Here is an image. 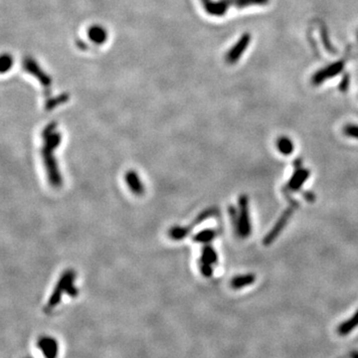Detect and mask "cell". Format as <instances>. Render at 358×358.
Returning a JSON list of instances; mask_svg holds the SVG:
<instances>
[{
	"label": "cell",
	"instance_id": "6da1fadb",
	"mask_svg": "<svg viewBox=\"0 0 358 358\" xmlns=\"http://www.w3.org/2000/svg\"><path fill=\"white\" fill-rule=\"evenodd\" d=\"M238 219L235 226L236 233L241 238L249 237L252 232V226L250 220V212H249V199L247 195H241L238 200Z\"/></svg>",
	"mask_w": 358,
	"mask_h": 358
},
{
	"label": "cell",
	"instance_id": "7a4b0ae2",
	"mask_svg": "<svg viewBox=\"0 0 358 358\" xmlns=\"http://www.w3.org/2000/svg\"><path fill=\"white\" fill-rule=\"evenodd\" d=\"M294 173L292 177L289 180L288 184L283 188V193L285 194L286 198L290 199L291 197V192H296L301 189V187L304 185V183L310 177V170L306 169L303 167V161L301 158H298L294 162Z\"/></svg>",
	"mask_w": 358,
	"mask_h": 358
},
{
	"label": "cell",
	"instance_id": "3957f363",
	"mask_svg": "<svg viewBox=\"0 0 358 358\" xmlns=\"http://www.w3.org/2000/svg\"><path fill=\"white\" fill-rule=\"evenodd\" d=\"M41 155L43 158L45 170L47 173V178L51 186L55 188H59L63 184V179L61 176L60 170L58 168L57 160L54 156V150L47 149L45 147L41 148Z\"/></svg>",
	"mask_w": 358,
	"mask_h": 358
},
{
	"label": "cell",
	"instance_id": "277c9868",
	"mask_svg": "<svg viewBox=\"0 0 358 358\" xmlns=\"http://www.w3.org/2000/svg\"><path fill=\"white\" fill-rule=\"evenodd\" d=\"M289 201V207L285 210V212L282 214V216L279 218V220L277 221V223L275 224V226L272 228V230L267 234V236L264 239V245L268 246L271 245L277 238L278 236L282 233V231L284 230V228L287 226V224L289 222V220L291 219L292 215L295 213V211L299 208V202L296 201L293 198L288 199Z\"/></svg>",
	"mask_w": 358,
	"mask_h": 358
},
{
	"label": "cell",
	"instance_id": "5b68a950",
	"mask_svg": "<svg viewBox=\"0 0 358 358\" xmlns=\"http://www.w3.org/2000/svg\"><path fill=\"white\" fill-rule=\"evenodd\" d=\"M74 278H76V273L74 270H67L61 275V277H60V279H59L55 289L53 290L52 295L47 303V306L45 308L46 312H50L51 310H53L60 304L63 294L66 293V290H67V287H68L70 281Z\"/></svg>",
	"mask_w": 358,
	"mask_h": 358
},
{
	"label": "cell",
	"instance_id": "8992f818",
	"mask_svg": "<svg viewBox=\"0 0 358 358\" xmlns=\"http://www.w3.org/2000/svg\"><path fill=\"white\" fill-rule=\"evenodd\" d=\"M216 212H217V210L215 208L206 209L203 212H201L190 225L185 226V227H183V226H173L172 228H170L169 232H168V235L172 240L180 241V240L184 239L185 237H187L194 227H196L197 225L203 222L204 220H207L208 218L214 216L216 214Z\"/></svg>",
	"mask_w": 358,
	"mask_h": 358
},
{
	"label": "cell",
	"instance_id": "52a82bcc",
	"mask_svg": "<svg viewBox=\"0 0 358 358\" xmlns=\"http://www.w3.org/2000/svg\"><path fill=\"white\" fill-rule=\"evenodd\" d=\"M22 67L28 74L35 77L41 83V85L45 89H47L51 86L52 83L51 77L44 73V71L40 68L38 63L33 58L25 57L22 62Z\"/></svg>",
	"mask_w": 358,
	"mask_h": 358
},
{
	"label": "cell",
	"instance_id": "ba28073f",
	"mask_svg": "<svg viewBox=\"0 0 358 358\" xmlns=\"http://www.w3.org/2000/svg\"><path fill=\"white\" fill-rule=\"evenodd\" d=\"M344 68V62L343 61H338L335 62L319 71H317L313 77V83L314 85H319L323 83L324 81L335 77L338 75Z\"/></svg>",
	"mask_w": 358,
	"mask_h": 358
},
{
	"label": "cell",
	"instance_id": "9c48e42d",
	"mask_svg": "<svg viewBox=\"0 0 358 358\" xmlns=\"http://www.w3.org/2000/svg\"><path fill=\"white\" fill-rule=\"evenodd\" d=\"M251 42V35L249 33H245L241 36L238 42L230 49L226 55V61L229 64H235L246 51L248 46Z\"/></svg>",
	"mask_w": 358,
	"mask_h": 358
},
{
	"label": "cell",
	"instance_id": "30bf717a",
	"mask_svg": "<svg viewBox=\"0 0 358 358\" xmlns=\"http://www.w3.org/2000/svg\"><path fill=\"white\" fill-rule=\"evenodd\" d=\"M37 347L45 358H57L59 353L58 341L48 335H42L37 340Z\"/></svg>",
	"mask_w": 358,
	"mask_h": 358
},
{
	"label": "cell",
	"instance_id": "8fae6325",
	"mask_svg": "<svg viewBox=\"0 0 358 358\" xmlns=\"http://www.w3.org/2000/svg\"><path fill=\"white\" fill-rule=\"evenodd\" d=\"M205 11L212 16H223L230 7L228 0H201Z\"/></svg>",
	"mask_w": 358,
	"mask_h": 358
},
{
	"label": "cell",
	"instance_id": "7c38bea8",
	"mask_svg": "<svg viewBox=\"0 0 358 358\" xmlns=\"http://www.w3.org/2000/svg\"><path fill=\"white\" fill-rule=\"evenodd\" d=\"M125 180L131 189L132 193L136 196H141L143 195L145 188L144 185L142 184L141 180L139 178L138 174L134 170H129L125 173Z\"/></svg>",
	"mask_w": 358,
	"mask_h": 358
},
{
	"label": "cell",
	"instance_id": "4fadbf2b",
	"mask_svg": "<svg viewBox=\"0 0 358 358\" xmlns=\"http://www.w3.org/2000/svg\"><path fill=\"white\" fill-rule=\"evenodd\" d=\"M88 36L89 40L93 43L101 45L105 43L108 39V32L106 28L100 26V25H95L92 26L88 31Z\"/></svg>",
	"mask_w": 358,
	"mask_h": 358
},
{
	"label": "cell",
	"instance_id": "5bb4252c",
	"mask_svg": "<svg viewBox=\"0 0 358 358\" xmlns=\"http://www.w3.org/2000/svg\"><path fill=\"white\" fill-rule=\"evenodd\" d=\"M218 261V256L215 249L210 244H205L202 248V255L200 258V264L215 265Z\"/></svg>",
	"mask_w": 358,
	"mask_h": 358
},
{
	"label": "cell",
	"instance_id": "9a60e30c",
	"mask_svg": "<svg viewBox=\"0 0 358 358\" xmlns=\"http://www.w3.org/2000/svg\"><path fill=\"white\" fill-rule=\"evenodd\" d=\"M256 281V276L253 274H246V275H240L236 276L233 278L231 281V286L233 289H242L247 286L252 285Z\"/></svg>",
	"mask_w": 358,
	"mask_h": 358
},
{
	"label": "cell",
	"instance_id": "2e32d148",
	"mask_svg": "<svg viewBox=\"0 0 358 358\" xmlns=\"http://www.w3.org/2000/svg\"><path fill=\"white\" fill-rule=\"evenodd\" d=\"M217 236V232L216 230L213 229H207V230H203L199 233H197L196 235L193 236L192 240L195 243H200V244H209L210 242H212Z\"/></svg>",
	"mask_w": 358,
	"mask_h": 358
},
{
	"label": "cell",
	"instance_id": "e0dca14e",
	"mask_svg": "<svg viewBox=\"0 0 358 358\" xmlns=\"http://www.w3.org/2000/svg\"><path fill=\"white\" fill-rule=\"evenodd\" d=\"M278 150L284 155H290L294 151V143L293 141L286 136H282L277 140Z\"/></svg>",
	"mask_w": 358,
	"mask_h": 358
},
{
	"label": "cell",
	"instance_id": "ac0fdd59",
	"mask_svg": "<svg viewBox=\"0 0 358 358\" xmlns=\"http://www.w3.org/2000/svg\"><path fill=\"white\" fill-rule=\"evenodd\" d=\"M69 100V95L68 94H61L55 98H49L46 101V105H45V109L47 111H51L53 109H55L56 107H58L59 105L65 104L67 101Z\"/></svg>",
	"mask_w": 358,
	"mask_h": 358
},
{
	"label": "cell",
	"instance_id": "d6986e66",
	"mask_svg": "<svg viewBox=\"0 0 358 358\" xmlns=\"http://www.w3.org/2000/svg\"><path fill=\"white\" fill-rule=\"evenodd\" d=\"M230 6L234 5L239 9L253 6V5H265L268 2V0H228Z\"/></svg>",
	"mask_w": 358,
	"mask_h": 358
},
{
	"label": "cell",
	"instance_id": "ffe728a7",
	"mask_svg": "<svg viewBox=\"0 0 358 358\" xmlns=\"http://www.w3.org/2000/svg\"><path fill=\"white\" fill-rule=\"evenodd\" d=\"M13 65V59L9 54H3L0 59V72L2 74L6 73L11 69Z\"/></svg>",
	"mask_w": 358,
	"mask_h": 358
},
{
	"label": "cell",
	"instance_id": "44dd1931",
	"mask_svg": "<svg viewBox=\"0 0 358 358\" xmlns=\"http://www.w3.org/2000/svg\"><path fill=\"white\" fill-rule=\"evenodd\" d=\"M343 132L346 136L358 139V125H346L343 129Z\"/></svg>",
	"mask_w": 358,
	"mask_h": 358
},
{
	"label": "cell",
	"instance_id": "7402d4cb",
	"mask_svg": "<svg viewBox=\"0 0 358 358\" xmlns=\"http://www.w3.org/2000/svg\"><path fill=\"white\" fill-rule=\"evenodd\" d=\"M75 279L76 278H74V279H72L70 281V283H69V285L67 287V290H66V294L69 297H72V298H76L78 296V290H77V288L75 287V284H74L75 283Z\"/></svg>",
	"mask_w": 358,
	"mask_h": 358
},
{
	"label": "cell",
	"instance_id": "603a6c76",
	"mask_svg": "<svg viewBox=\"0 0 358 358\" xmlns=\"http://www.w3.org/2000/svg\"><path fill=\"white\" fill-rule=\"evenodd\" d=\"M199 266H200V272L204 277L210 278L213 275V266L207 264H199Z\"/></svg>",
	"mask_w": 358,
	"mask_h": 358
},
{
	"label": "cell",
	"instance_id": "cb8c5ba5",
	"mask_svg": "<svg viewBox=\"0 0 358 358\" xmlns=\"http://www.w3.org/2000/svg\"><path fill=\"white\" fill-rule=\"evenodd\" d=\"M348 85H349V78L348 76H345L339 85V89L340 91H346L348 88Z\"/></svg>",
	"mask_w": 358,
	"mask_h": 358
},
{
	"label": "cell",
	"instance_id": "d4e9b609",
	"mask_svg": "<svg viewBox=\"0 0 358 358\" xmlns=\"http://www.w3.org/2000/svg\"><path fill=\"white\" fill-rule=\"evenodd\" d=\"M304 196H305V199L309 202H313L315 200V196L313 194V192L311 191H308V192H305L304 193Z\"/></svg>",
	"mask_w": 358,
	"mask_h": 358
},
{
	"label": "cell",
	"instance_id": "484cf974",
	"mask_svg": "<svg viewBox=\"0 0 358 358\" xmlns=\"http://www.w3.org/2000/svg\"><path fill=\"white\" fill-rule=\"evenodd\" d=\"M356 322H358V313L354 315V317L351 319V321H349V322L346 323V325H347V327H349V325H353V324L356 323Z\"/></svg>",
	"mask_w": 358,
	"mask_h": 358
},
{
	"label": "cell",
	"instance_id": "4316f807",
	"mask_svg": "<svg viewBox=\"0 0 358 358\" xmlns=\"http://www.w3.org/2000/svg\"><path fill=\"white\" fill-rule=\"evenodd\" d=\"M26 358H31V357H26Z\"/></svg>",
	"mask_w": 358,
	"mask_h": 358
}]
</instances>
